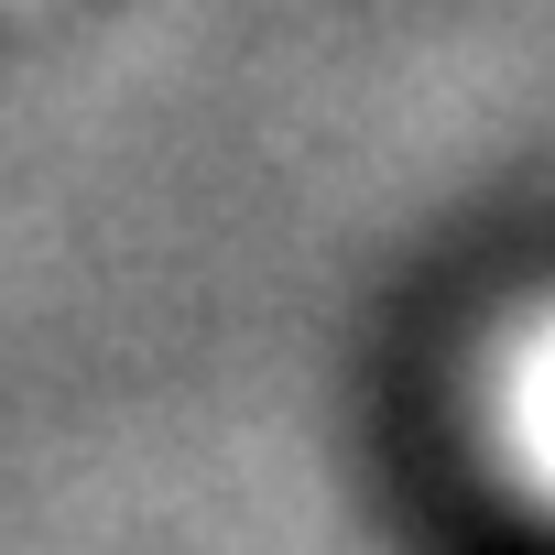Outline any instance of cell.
Returning <instances> with one entry per match:
<instances>
[{
    "label": "cell",
    "instance_id": "obj_1",
    "mask_svg": "<svg viewBox=\"0 0 555 555\" xmlns=\"http://www.w3.org/2000/svg\"><path fill=\"white\" fill-rule=\"evenodd\" d=\"M490 425H501V457L512 479L555 512V317H533L501 360V392H490Z\"/></svg>",
    "mask_w": 555,
    "mask_h": 555
}]
</instances>
